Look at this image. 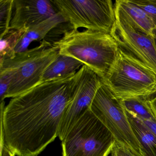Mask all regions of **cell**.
<instances>
[{
	"label": "cell",
	"mask_w": 156,
	"mask_h": 156,
	"mask_svg": "<svg viewBox=\"0 0 156 156\" xmlns=\"http://www.w3.org/2000/svg\"><path fill=\"white\" fill-rule=\"evenodd\" d=\"M74 74L43 83L1 102V147L17 156H37L59 136L72 100Z\"/></svg>",
	"instance_id": "cell-1"
},
{
	"label": "cell",
	"mask_w": 156,
	"mask_h": 156,
	"mask_svg": "<svg viewBox=\"0 0 156 156\" xmlns=\"http://www.w3.org/2000/svg\"><path fill=\"white\" fill-rule=\"evenodd\" d=\"M54 44L59 54L80 61L105 81L118 55V45L111 34L103 32L72 30Z\"/></svg>",
	"instance_id": "cell-2"
},
{
	"label": "cell",
	"mask_w": 156,
	"mask_h": 156,
	"mask_svg": "<svg viewBox=\"0 0 156 156\" xmlns=\"http://www.w3.org/2000/svg\"><path fill=\"white\" fill-rule=\"evenodd\" d=\"M59 55L58 47L44 40L35 48L0 60V68L14 73L5 98L18 96L40 84L44 73Z\"/></svg>",
	"instance_id": "cell-3"
},
{
	"label": "cell",
	"mask_w": 156,
	"mask_h": 156,
	"mask_svg": "<svg viewBox=\"0 0 156 156\" xmlns=\"http://www.w3.org/2000/svg\"><path fill=\"white\" fill-rule=\"evenodd\" d=\"M103 82L120 99L150 98L156 94V74L119 49L116 60Z\"/></svg>",
	"instance_id": "cell-4"
},
{
	"label": "cell",
	"mask_w": 156,
	"mask_h": 156,
	"mask_svg": "<svg viewBox=\"0 0 156 156\" xmlns=\"http://www.w3.org/2000/svg\"><path fill=\"white\" fill-rule=\"evenodd\" d=\"M115 139L89 108L62 141V156H108Z\"/></svg>",
	"instance_id": "cell-5"
},
{
	"label": "cell",
	"mask_w": 156,
	"mask_h": 156,
	"mask_svg": "<svg viewBox=\"0 0 156 156\" xmlns=\"http://www.w3.org/2000/svg\"><path fill=\"white\" fill-rule=\"evenodd\" d=\"M57 12L72 29L110 34L116 21L115 8L111 0H51Z\"/></svg>",
	"instance_id": "cell-6"
},
{
	"label": "cell",
	"mask_w": 156,
	"mask_h": 156,
	"mask_svg": "<svg viewBox=\"0 0 156 156\" xmlns=\"http://www.w3.org/2000/svg\"><path fill=\"white\" fill-rule=\"evenodd\" d=\"M89 109L113 134L115 140L137 155H141L140 145L130 126L121 101L103 82Z\"/></svg>",
	"instance_id": "cell-7"
},
{
	"label": "cell",
	"mask_w": 156,
	"mask_h": 156,
	"mask_svg": "<svg viewBox=\"0 0 156 156\" xmlns=\"http://www.w3.org/2000/svg\"><path fill=\"white\" fill-rule=\"evenodd\" d=\"M103 81L95 72L83 65L74 76L72 83V100L63 119L58 137L61 141L75 123L89 108Z\"/></svg>",
	"instance_id": "cell-8"
},
{
	"label": "cell",
	"mask_w": 156,
	"mask_h": 156,
	"mask_svg": "<svg viewBox=\"0 0 156 156\" xmlns=\"http://www.w3.org/2000/svg\"><path fill=\"white\" fill-rule=\"evenodd\" d=\"M115 18L110 34L119 49L156 74V49L153 36L137 31L119 16L115 15Z\"/></svg>",
	"instance_id": "cell-9"
},
{
	"label": "cell",
	"mask_w": 156,
	"mask_h": 156,
	"mask_svg": "<svg viewBox=\"0 0 156 156\" xmlns=\"http://www.w3.org/2000/svg\"><path fill=\"white\" fill-rule=\"evenodd\" d=\"M13 9L10 30L24 32L58 12L51 0H14Z\"/></svg>",
	"instance_id": "cell-10"
},
{
	"label": "cell",
	"mask_w": 156,
	"mask_h": 156,
	"mask_svg": "<svg viewBox=\"0 0 156 156\" xmlns=\"http://www.w3.org/2000/svg\"><path fill=\"white\" fill-rule=\"evenodd\" d=\"M115 15L125 20L135 30L153 36L155 25L150 18L142 9L129 0L116 1Z\"/></svg>",
	"instance_id": "cell-11"
},
{
	"label": "cell",
	"mask_w": 156,
	"mask_h": 156,
	"mask_svg": "<svg viewBox=\"0 0 156 156\" xmlns=\"http://www.w3.org/2000/svg\"><path fill=\"white\" fill-rule=\"evenodd\" d=\"M63 22H66L62 14L58 12L52 17L28 29L20 39L15 48V53L28 51L32 42L43 40L52 30Z\"/></svg>",
	"instance_id": "cell-12"
},
{
	"label": "cell",
	"mask_w": 156,
	"mask_h": 156,
	"mask_svg": "<svg viewBox=\"0 0 156 156\" xmlns=\"http://www.w3.org/2000/svg\"><path fill=\"white\" fill-rule=\"evenodd\" d=\"M84 65L74 58L59 54L44 73L40 84L75 74Z\"/></svg>",
	"instance_id": "cell-13"
},
{
	"label": "cell",
	"mask_w": 156,
	"mask_h": 156,
	"mask_svg": "<svg viewBox=\"0 0 156 156\" xmlns=\"http://www.w3.org/2000/svg\"><path fill=\"white\" fill-rule=\"evenodd\" d=\"M126 113L139 142L142 156H156V136L136 115L126 110Z\"/></svg>",
	"instance_id": "cell-14"
},
{
	"label": "cell",
	"mask_w": 156,
	"mask_h": 156,
	"mask_svg": "<svg viewBox=\"0 0 156 156\" xmlns=\"http://www.w3.org/2000/svg\"><path fill=\"white\" fill-rule=\"evenodd\" d=\"M150 98H131L120 99L126 111L131 112L142 120L156 119L149 103Z\"/></svg>",
	"instance_id": "cell-15"
},
{
	"label": "cell",
	"mask_w": 156,
	"mask_h": 156,
	"mask_svg": "<svg viewBox=\"0 0 156 156\" xmlns=\"http://www.w3.org/2000/svg\"><path fill=\"white\" fill-rule=\"evenodd\" d=\"M24 32L23 31L10 30L4 36L0 37V60L15 56V48Z\"/></svg>",
	"instance_id": "cell-16"
},
{
	"label": "cell",
	"mask_w": 156,
	"mask_h": 156,
	"mask_svg": "<svg viewBox=\"0 0 156 156\" xmlns=\"http://www.w3.org/2000/svg\"><path fill=\"white\" fill-rule=\"evenodd\" d=\"M13 8L14 0L0 1V37L10 30Z\"/></svg>",
	"instance_id": "cell-17"
},
{
	"label": "cell",
	"mask_w": 156,
	"mask_h": 156,
	"mask_svg": "<svg viewBox=\"0 0 156 156\" xmlns=\"http://www.w3.org/2000/svg\"><path fill=\"white\" fill-rule=\"evenodd\" d=\"M14 73L9 69L0 68V101H4L13 79Z\"/></svg>",
	"instance_id": "cell-18"
},
{
	"label": "cell",
	"mask_w": 156,
	"mask_h": 156,
	"mask_svg": "<svg viewBox=\"0 0 156 156\" xmlns=\"http://www.w3.org/2000/svg\"><path fill=\"white\" fill-rule=\"evenodd\" d=\"M130 2L142 9L156 27V0H130Z\"/></svg>",
	"instance_id": "cell-19"
},
{
	"label": "cell",
	"mask_w": 156,
	"mask_h": 156,
	"mask_svg": "<svg viewBox=\"0 0 156 156\" xmlns=\"http://www.w3.org/2000/svg\"><path fill=\"white\" fill-rule=\"evenodd\" d=\"M111 154V156H139L126 146L116 140Z\"/></svg>",
	"instance_id": "cell-20"
},
{
	"label": "cell",
	"mask_w": 156,
	"mask_h": 156,
	"mask_svg": "<svg viewBox=\"0 0 156 156\" xmlns=\"http://www.w3.org/2000/svg\"><path fill=\"white\" fill-rule=\"evenodd\" d=\"M141 120L156 136V119Z\"/></svg>",
	"instance_id": "cell-21"
},
{
	"label": "cell",
	"mask_w": 156,
	"mask_h": 156,
	"mask_svg": "<svg viewBox=\"0 0 156 156\" xmlns=\"http://www.w3.org/2000/svg\"><path fill=\"white\" fill-rule=\"evenodd\" d=\"M1 156H15V155L5 145H3L2 147L1 148Z\"/></svg>",
	"instance_id": "cell-22"
},
{
	"label": "cell",
	"mask_w": 156,
	"mask_h": 156,
	"mask_svg": "<svg viewBox=\"0 0 156 156\" xmlns=\"http://www.w3.org/2000/svg\"><path fill=\"white\" fill-rule=\"evenodd\" d=\"M149 103L151 107L156 118V94L154 97L150 98Z\"/></svg>",
	"instance_id": "cell-23"
},
{
	"label": "cell",
	"mask_w": 156,
	"mask_h": 156,
	"mask_svg": "<svg viewBox=\"0 0 156 156\" xmlns=\"http://www.w3.org/2000/svg\"><path fill=\"white\" fill-rule=\"evenodd\" d=\"M153 39L154 41V44L156 49V27L154 29L153 31Z\"/></svg>",
	"instance_id": "cell-24"
}]
</instances>
